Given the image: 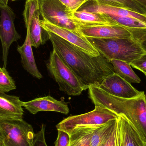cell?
I'll return each mask as SVG.
<instances>
[{"label": "cell", "instance_id": "9a60e30c", "mask_svg": "<svg viewBox=\"0 0 146 146\" xmlns=\"http://www.w3.org/2000/svg\"><path fill=\"white\" fill-rule=\"evenodd\" d=\"M22 107L19 97L0 93V120L23 119Z\"/></svg>", "mask_w": 146, "mask_h": 146}, {"label": "cell", "instance_id": "ac0fdd59", "mask_svg": "<svg viewBox=\"0 0 146 146\" xmlns=\"http://www.w3.org/2000/svg\"><path fill=\"white\" fill-rule=\"evenodd\" d=\"M117 119L95 127L91 134L90 146H103L115 126Z\"/></svg>", "mask_w": 146, "mask_h": 146}, {"label": "cell", "instance_id": "3957f363", "mask_svg": "<svg viewBox=\"0 0 146 146\" xmlns=\"http://www.w3.org/2000/svg\"><path fill=\"white\" fill-rule=\"evenodd\" d=\"M86 38L109 61L119 60L130 64L146 53L139 42L134 38Z\"/></svg>", "mask_w": 146, "mask_h": 146}, {"label": "cell", "instance_id": "9c48e42d", "mask_svg": "<svg viewBox=\"0 0 146 146\" xmlns=\"http://www.w3.org/2000/svg\"><path fill=\"white\" fill-rule=\"evenodd\" d=\"M40 24L44 30L54 33L87 54L94 56L99 55V52L86 37L79 33L57 26L44 19H40Z\"/></svg>", "mask_w": 146, "mask_h": 146}, {"label": "cell", "instance_id": "4dcf8cb0", "mask_svg": "<svg viewBox=\"0 0 146 146\" xmlns=\"http://www.w3.org/2000/svg\"><path fill=\"white\" fill-rule=\"evenodd\" d=\"M140 44L142 48L146 53V38L141 41Z\"/></svg>", "mask_w": 146, "mask_h": 146}, {"label": "cell", "instance_id": "30bf717a", "mask_svg": "<svg viewBox=\"0 0 146 146\" xmlns=\"http://www.w3.org/2000/svg\"><path fill=\"white\" fill-rule=\"evenodd\" d=\"M108 93L119 98H132L140 96V92L116 73L114 72L104 78L98 86Z\"/></svg>", "mask_w": 146, "mask_h": 146}, {"label": "cell", "instance_id": "484cf974", "mask_svg": "<svg viewBox=\"0 0 146 146\" xmlns=\"http://www.w3.org/2000/svg\"><path fill=\"white\" fill-rule=\"evenodd\" d=\"M45 125H42L40 131L35 134L33 146H48L45 138Z\"/></svg>", "mask_w": 146, "mask_h": 146}, {"label": "cell", "instance_id": "1f68e13d", "mask_svg": "<svg viewBox=\"0 0 146 146\" xmlns=\"http://www.w3.org/2000/svg\"><path fill=\"white\" fill-rule=\"evenodd\" d=\"M2 136L0 130V146H2Z\"/></svg>", "mask_w": 146, "mask_h": 146}, {"label": "cell", "instance_id": "d4e9b609", "mask_svg": "<svg viewBox=\"0 0 146 146\" xmlns=\"http://www.w3.org/2000/svg\"><path fill=\"white\" fill-rule=\"evenodd\" d=\"M72 12L78 11L82 5L90 0H59Z\"/></svg>", "mask_w": 146, "mask_h": 146}, {"label": "cell", "instance_id": "d6a6232c", "mask_svg": "<svg viewBox=\"0 0 146 146\" xmlns=\"http://www.w3.org/2000/svg\"><path fill=\"white\" fill-rule=\"evenodd\" d=\"M139 1H140L142 3H144L146 6V0H139Z\"/></svg>", "mask_w": 146, "mask_h": 146}, {"label": "cell", "instance_id": "836d02e7", "mask_svg": "<svg viewBox=\"0 0 146 146\" xmlns=\"http://www.w3.org/2000/svg\"><path fill=\"white\" fill-rule=\"evenodd\" d=\"M11 1H19V0H11Z\"/></svg>", "mask_w": 146, "mask_h": 146}, {"label": "cell", "instance_id": "4fadbf2b", "mask_svg": "<svg viewBox=\"0 0 146 146\" xmlns=\"http://www.w3.org/2000/svg\"><path fill=\"white\" fill-rule=\"evenodd\" d=\"M22 106L33 115L41 111H56L65 115L69 112L67 104L50 96L36 98L27 102L22 101Z\"/></svg>", "mask_w": 146, "mask_h": 146}, {"label": "cell", "instance_id": "f546056e", "mask_svg": "<svg viewBox=\"0 0 146 146\" xmlns=\"http://www.w3.org/2000/svg\"><path fill=\"white\" fill-rule=\"evenodd\" d=\"M9 0H0V9L3 8L8 6Z\"/></svg>", "mask_w": 146, "mask_h": 146}, {"label": "cell", "instance_id": "44dd1931", "mask_svg": "<svg viewBox=\"0 0 146 146\" xmlns=\"http://www.w3.org/2000/svg\"><path fill=\"white\" fill-rule=\"evenodd\" d=\"M96 127L76 128L70 134V146H90L91 134Z\"/></svg>", "mask_w": 146, "mask_h": 146}, {"label": "cell", "instance_id": "4316f807", "mask_svg": "<svg viewBox=\"0 0 146 146\" xmlns=\"http://www.w3.org/2000/svg\"><path fill=\"white\" fill-rule=\"evenodd\" d=\"M58 137L55 142V146H70V134L63 130H58Z\"/></svg>", "mask_w": 146, "mask_h": 146}, {"label": "cell", "instance_id": "7402d4cb", "mask_svg": "<svg viewBox=\"0 0 146 146\" xmlns=\"http://www.w3.org/2000/svg\"><path fill=\"white\" fill-rule=\"evenodd\" d=\"M40 15L39 10H38L33 15L30 27L32 46L36 48L44 44L42 34L45 31L40 25Z\"/></svg>", "mask_w": 146, "mask_h": 146}, {"label": "cell", "instance_id": "603a6c76", "mask_svg": "<svg viewBox=\"0 0 146 146\" xmlns=\"http://www.w3.org/2000/svg\"><path fill=\"white\" fill-rule=\"evenodd\" d=\"M16 88L15 82L6 68L0 67V93H6Z\"/></svg>", "mask_w": 146, "mask_h": 146}, {"label": "cell", "instance_id": "7a4b0ae2", "mask_svg": "<svg viewBox=\"0 0 146 146\" xmlns=\"http://www.w3.org/2000/svg\"><path fill=\"white\" fill-rule=\"evenodd\" d=\"M89 97L95 106L109 109L125 117L137 131L146 145V96L145 92L132 98L113 96L98 86L88 88Z\"/></svg>", "mask_w": 146, "mask_h": 146}, {"label": "cell", "instance_id": "5bb4252c", "mask_svg": "<svg viewBox=\"0 0 146 146\" xmlns=\"http://www.w3.org/2000/svg\"><path fill=\"white\" fill-rule=\"evenodd\" d=\"M78 10H83L108 15L132 17L146 22V15L141 14L123 8L100 4L92 0L86 3Z\"/></svg>", "mask_w": 146, "mask_h": 146}, {"label": "cell", "instance_id": "e0dca14e", "mask_svg": "<svg viewBox=\"0 0 146 146\" xmlns=\"http://www.w3.org/2000/svg\"><path fill=\"white\" fill-rule=\"evenodd\" d=\"M73 18L80 23V26L119 25L107 15L83 10L74 12Z\"/></svg>", "mask_w": 146, "mask_h": 146}, {"label": "cell", "instance_id": "2e32d148", "mask_svg": "<svg viewBox=\"0 0 146 146\" xmlns=\"http://www.w3.org/2000/svg\"><path fill=\"white\" fill-rule=\"evenodd\" d=\"M32 47L30 28H27L26 36L25 42L21 46H18L17 51L20 55L21 62L25 70L34 77L38 79H42V75L37 67Z\"/></svg>", "mask_w": 146, "mask_h": 146}, {"label": "cell", "instance_id": "6da1fadb", "mask_svg": "<svg viewBox=\"0 0 146 146\" xmlns=\"http://www.w3.org/2000/svg\"><path fill=\"white\" fill-rule=\"evenodd\" d=\"M46 31L53 50L88 88L99 86L105 77L114 73L110 62L101 54L93 56L54 33Z\"/></svg>", "mask_w": 146, "mask_h": 146}, {"label": "cell", "instance_id": "7c38bea8", "mask_svg": "<svg viewBox=\"0 0 146 146\" xmlns=\"http://www.w3.org/2000/svg\"><path fill=\"white\" fill-rule=\"evenodd\" d=\"M116 146H146L137 131L122 115H118L117 120Z\"/></svg>", "mask_w": 146, "mask_h": 146}, {"label": "cell", "instance_id": "5b68a950", "mask_svg": "<svg viewBox=\"0 0 146 146\" xmlns=\"http://www.w3.org/2000/svg\"><path fill=\"white\" fill-rule=\"evenodd\" d=\"M0 130L2 146H33V128L23 119L0 120Z\"/></svg>", "mask_w": 146, "mask_h": 146}, {"label": "cell", "instance_id": "8fae6325", "mask_svg": "<svg viewBox=\"0 0 146 146\" xmlns=\"http://www.w3.org/2000/svg\"><path fill=\"white\" fill-rule=\"evenodd\" d=\"M78 32L86 37L104 38H134L133 34L129 30L119 25L81 26Z\"/></svg>", "mask_w": 146, "mask_h": 146}, {"label": "cell", "instance_id": "e575fe53", "mask_svg": "<svg viewBox=\"0 0 146 146\" xmlns=\"http://www.w3.org/2000/svg\"></svg>", "mask_w": 146, "mask_h": 146}, {"label": "cell", "instance_id": "8992f818", "mask_svg": "<svg viewBox=\"0 0 146 146\" xmlns=\"http://www.w3.org/2000/svg\"><path fill=\"white\" fill-rule=\"evenodd\" d=\"M38 2L39 13L43 19L57 26L78 32L80 25L73 19V12L60 1L38 0Z\"/></svg>", "mask_w": 146, "mask_h": 146}, {"label": "cell", "instance_id": "cb8c5ba5", "mask_svg": "<svg viewBox=\"0 0 146 146\" xmlns=\"http://www.w3.org/2000/svg\"><path fill=\"white\" fill-rule=\"evenodd\" d=\"M38 10V0H26L23 15L26 28H30L33 15Z\"/></svg>", "mask_w": 146, "mask_h": 146}, {"label": "cell", "instance_id": "ffe728a7", "mask_svg": "<svg viewBox=\"0 0 146 146\" xmlns=\"http://www.w3.org/2000/svg\"><path fill=\"white\" fill-rule=\"evenodd\" d=\"M100 4L119 7L146 15V6L139 0H92Z\"/></svg>", "mask_w": 146, "mask_h": 146}, {"label": "cell", "instance_id": "52a82bcc", "mask_svg": "<svg viewBox=\"0 0 146 146\" xmlns=\"http://www.w3.org/2000/svg\"><path fill=\"white\" fill-rule=\"evenodd\" d=\"M118 117V115L109 109L95 106V109L90 112L65 118L56 125V128L70 134L77 127L100 126Z\"/></svg>", "mask_w": 146, "mask_h": 146}, {"label": "cell", "instance_id": "277c9868", "mask_svg": "<svg viewBox=\"0 0 146 146\" xmlns=\"http://www.w3.org/2000/svg\"><path fill=\"white\" fill-rule=\"evenodd\" d=\"M47 69L56 81L60 90L70 96H78L88 89L72 69L54 50L51 51L47 62Z\"/></svg>", "mask_w": 146, "mask_h": 146}, {"label": "cell", "instance_id": "83f0119b", "mask_svg": "<svg viewBox=\"0 0 146 146\" xmlns=\"http://www.w3.org/2000/svg\"><path fill=\"white\" fill-rule=\"evenodd\" d=\"M132 66L145 74L146 76V53L130 64Z\"/></svg>", "mask_w": 146, "mask_h": 146}, {"label": "cell", "instance_id": "f1b7e54d", "mask_svg": "<svg viewBox=\"0 0 146 146\" xmlns=\"http://www.w3.org/2000/svg\"><path fill=\"white\" fill-rule=\"evenodd\" d=\"M116 123L103 146H116Z\"/></svg>", "mask_w": 146, "mask_h": 146}, {"label": "cell", "instance_id": "ba28073f", "mask_svg": "<svg viewBox=\"0 0 146 146\" xmlns=\"http://www.w3.org/2000/svg\"><path fill=\"white\" fill-rule=\"evenodd\" d=\"M0 39L2 47L3 67H7L8 55L11 44L20 39L21 36L15 26V15L9 6L0 9Z\"/></svg>", "mask_w": 146, "mask_h": 146}, {"label": "cell", "instance_id": "d6986e66", "mask_svg": "<svg viewBox=\"0 0 146 146\" xmlns=\"http://www.w3.org/2000/svg\"><path fill=\"white\" fill-rule=\"evenodd\" d=\"M110 62L113 66L114 72L130 83H139L140 78L134 72L130 64L119 60H112Z\"/></svg>", "mask_w": 146, "mask_h": 146}]
</instances>
